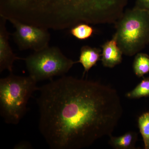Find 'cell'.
I'll list each match as a JSON object with an SVG mask.
<instances>
[{
    "instance_id": "6da1fadb",
    "label": "cell",
    "mask_w": 149,
    "mask_h": 149,
    "mask_svg": "<svg viewBox=\"0 0 149 149\" xmlns=\"http://www.w3.org/2000/svg\"><path fill=\"white\" fill-rule=\"evenodd\" d=\"M39 130L52 149H80L111 136L123 113L117 91L98 81L62 76L39 88Z\"/></svg>"
},
{
    "instance_id": "7a4b0ae2",
    "label": "cell",
    "mask_w": 149,
    "mask_h": 149,
    "mask_svg": "<svg viewBox=\"0 0 149 149\" xmlns=\"http://www.w3.org/2000/svg\"><path fill=\"white\" fill-rule=\"evenodd\" d=\"M116 0H17L13 18L47 29L62 30L80 23H103Z\"/></svg>"
},
{
    "instance_id": "3957f363",
    "label": "cell",
    "mask_w": 149,
    "mask_h": 149,
    "mask_svg": "<svg viewBox=\"0 0 149 149\" xmlns=\"http://www.w3.org/2000/svg\"><path fill=\"white\" fill-rule=\"evenodd\" d=\"M30 77L9 75L0 80V112L8 124H18L25 114L29 98L39 88Z\"/></svg>"
},
{
    "instance_id": "277c9868",
    "label": "cell",
    "mask_w": 149,
    "mask_h": 149,
    "mask_svg": "<svg viewBox=\"0 0 149 149\" xmlns=\"http://www.w3.org/2000/svg\"><path fill=\"white\" fill-rule=\"evenodd\" d=\"M114 24V35L123 54L135 55L149 44V11L134 7L124 11Z\"/></svg>"
},
{
    "instance_id": "5b68a950",
    "label": "cell",
    "mask_w": 149,
    "mask_h": 149,
    "mask_svg": "<svg viewBox=\"0 0 149 149\" xmlns=\"http://www.w3.org/2000/svg\"><path fill=\"white\" fill-rule=\"evenodd\" d=\"M29 76L36 82L63 76L77 61L68 58L57 47H48L25 58Z\"/></svg>"
},
{
    "instance_id": "8992f818",
    "label": "cell",
    "mask_w": 149,
    "mask_h": 149,
    "mask_svg": "<svg viewBox=\"0 0 149 149\" xmlns=\"http://www.w3.org/2000/svg\"><path fill=\"white\" fill-rule=\"evenodd\" d=\"M7 19L15 28L12 36L20 50L31 49L38 52L49 47L51 36L48 29L23 23L13 18Z\"/></svg>"
},
{
    "instance_id": "52a82bcc",
    "label": "cell",
    "mask_w": 149,
    "mask_h": 149,
    "mask_svg": "<svg viewBox=\"0 0 149 149\" xmlns=\"http://www.w3.org/2000/svg\"><path fill=\"white\" fill-rule=\"evenodd\" d=\"M7 19L0 15V72L6 70L11 73L14 62L23 58L17 56L10 45V34L6 27Z\"/></svg>"
},
{
    "instance_id": "ba28073f",
    "label": "cell",
    "mask_w": 149,
    "mask_h": 149,
    "mask_svg": "<svg viewBox=\"0 0 149 149\" xmlns=\"http://www.w3.org/2000/svg\"><path fill=\"white\" fill-rule=\"evenodd\" d=\"M102 48L101 60L104 67L113 68L121 63L123 53L118 45L114 34L111 40H108L102 45Z\"/></svg>"
},
{
    "instance_id": "9c48e42d",
    "label": "cell",
    "mask_w": 149,
    "mask_h": 149,
    "mask_svg": "<svg viewBox=\"0 0 149 149\" xmlns=\"http://www.w3.org/2000/svg\"><path fill=\"white\" fill-rule=\"evenodd\" d=\"M101 50L99 48L88 45L83 46L81 48L77 63H79L83 65L84 69L83 76L86 72L88 73L90 69L101 60Z\"/></svg>"
},
{
    "instance_id": "30bf717a",
    "label": "cell",
    "mask_w": 149,
    "mask_h": 149,
    "mask_svg": "<svg viewBox=\"0 0 149 149\" xmlns=\"http://www.w3.org/2000/svg\"><path fill=\"white\" fill-rule=\"evenodd\" d=\"M109 143L113 148L117 149H133L138 139L136 132L130 131L119 137L110 136Z\"/></svg>"
},
{
    "instance_id": "8fae6325",
    "label": "cell",
    "mask_w": 149,
    "mask_h": 149,
    "mask_svg": "<svg viewBox=\"0 0 149 149\" xmlns=\"http://www.w3.org/2000/svg\"><path fill=\"white\" fill-rule=\"evenodd\" d=\"M134 73L139 77H143L149 73V56L146 54L138 53L136 54L133 63Z\"/></svg>"
},
{
    "instance_id": "7c38bea8",
    "label": "cell",
    "mask_w": 149,
    "mask_h": 149,
    "mask_svg": "<svg viewBox=\"0 0 149 149\" xmlns=\"http://www.w3.org/2000/svg\"><path fill=\"white\" fill-rule=\"evenodd\" d=\"M95 30L90 24L80 23L71 27L70 33L77 40H85L92 37Z\"/></svg>"
},
{
    "instance_id": "4fadbf2b",
    "label": "cell",
    "mask_w": 149,
    "mask_h": 149,
    "mask_svg": "<svg viewBox=\"0 0 149 149\" xmlns=\"http://www.w3.org/2000/svg\"><path fill=\"white\" fill-rule=\"evenodd\" d=\"M126 96L131 99L149 97V77H143L136 88L126 94Z\"/></svg>"
},
{
    "instance_id": "5bb4252c",
    "label": "cell",
    "mask_w": 149,
    "mask_h": 149,
    "mask_svg": "<svg viewBox=\"0 0 149 149\" xmlns=\"http://www.w3.org/2000/svg\"><path fill=\"white\" fill-rule=\"evenodd\" d=\"M138 126L143 137L144 148L149 149V112L143 113L138 119Z\"/></svg>"
},
{
    "instance_id": "9a60e30c",
    "label": "cell",
    "mask_w": 149,
    "mask_h": 149,
    "mask_svg": "<svg viewBox=\"0 0 149 149\" xmlns=\"http://www.w3.org/2000/svg\"><path fill=\"white\" fill-rule=\"evenodd\" d=\"M135 7L149 11V0H136Z\"/></svg>"
},
{
    "instance_id": "2e32d148",
    "label": "cell",
    "mask_w": 149,
    "mask_h": 149,
    "mask_svg": "<svg viewBox=\"0 0 149 149\" xmlns=\"http://www.w3.org/2000/svg\"><path fill=\"white\" fill-rule=\"evenodd\" d=\"M31 145L27 142H21L15 145L14 149H32Z\"/></svg>"
}]
</instances>
